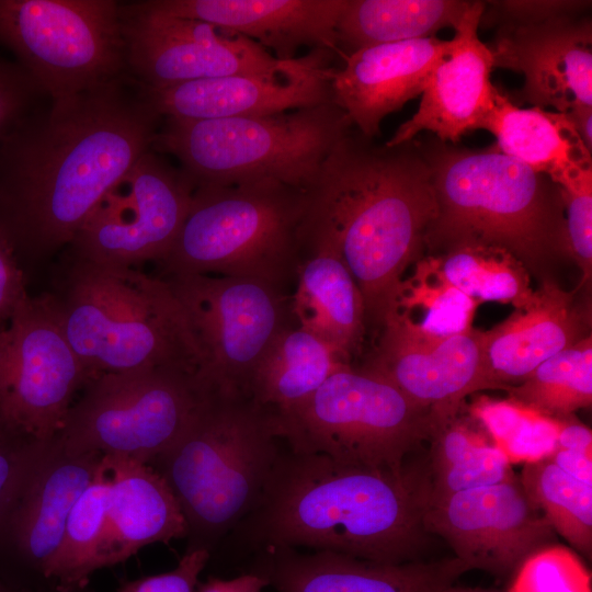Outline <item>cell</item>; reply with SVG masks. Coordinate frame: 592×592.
<instances>
[{
  "label": "cell",
  "mask_w": 592,
  "mask_h": 592,
  "mask_svg": "<svg viewBox=\"0 0 592 592\" xmlns=\"http://www.w3.org/2000/svg\"><path fill=\"white\" fill-rule=\"evenodd\" d=\"M155 10L241 35L280 60L300 47L339 53L338 21L346 0H146Z\"/></svg>",
  "instance_id": "cell-24"
},
{
  "label": "cell",
  "mask_w": 592,
  "mask_h": 592,
  "mask_svg": "<svg viewBox=\"0 0 592 592\" xmlns=\"http://www.w3.org/2000/svg\"><path fill=\"white\" fill-rule=\"evenodd\" d=\"M49 295L89 380L159 366L201 369L186 314L160 276L62 255Z\"/></svg>",
  "instance_id": "cell-5"
},
{
  "label": "cell",
  "mask_w": 592,
  "mask_h": 592,
  "mask_svg": "<svg viewBox=\"0 0 592 592\" xmlns=\"http://www.w3.org/2000/svg\"><path fill=\"white\" fill-rule=\"evenodd\" d=\"M83 388L55 436L60 447L147 464L177 441L212 390L197 368L185 366L106 373Z\"/></svg>",
  "instance_id": "cell-10"
},
{
  "label": "cell",
  "mask_w": 592,
  "mask_h": 592,
  "mask_svg": "<svg viewBox=\"0 0 592 592\" xmlns=\"http://www.w3.org/2000/svg\"><path fill=\"white\" fill-rule=\"evenodd\" d=\"M508 592H592L591 574L571 550L550 545L522 562Z\"/></svg>",
  "instance_id": "cell-38"
},
{
  "label": "cell",
  "mask_w": 592,
  "mask_h": 592,
  "mask_svg": "<svg viewBox=\"0 0 592 592\" xmlns=\"http://www.w3.org/2000/svg\"><path fill=\"white\" fill-rule=\"evenodd\" d=\"M519 477L555 533L591 559L592 485L571 477L548 458L525 464Z\"/></svg>",
  "instance_id": "cell-36"
},
{
  "label": "cell",
  "mask_w": 592,
  "mask_h": 592,
  "mask_svg": "<svg viewBox=\"0 0 592 592\" xmlns=\"http://www.w3.org/2000/svg\"><path fill=\"white\" fill-rule=\"evenodd\" d=\"M27 297L25 272L0 237V328Z\"/></svg>",
  "instance_id": "cell-44"
},
{
  "label": "cell",
  "mask_w": 592,
  "mask_h": 592,
  "mask_svg": "<svg viewBox=\"0 0 592 592\" xmlns=\"http://www.w3.org/2000/svg\"><path fill=\"white\" fill-rule=\"evenodd\" d=\"M509 397L547 415L563 419L592 403V335L539 364Z\"/></svg>",
  "instance_id": "cell-35"
},
{
  "label": "cell",
  "mask_w": 592,
  "mask_h": 592,
  "mask_svg": "<svg viewBox=\"0 0 592 592\" xmlns=\"http://www.w3.org/2000/svg\"><path fill=\"white\" fill-rule=\"evenodd\" d=\"M468 410L511 465L546 459L557 448L562 419L547 415L511 397L479 396Z\"/></svg>",
  "instance_id": "cell-37"
},
{
  "label": "cell",
  "mask_w": 592,
  "mask_h": 592,
  "mask_svg": "<svg viewBox=\"0 0 592 592\" xmlns=\"http://www.w3.org/2000/svg\"><path fill=\"white\" fill-rule=\"evenodd\" d=\"M162 117L127 73L42 104L0 144V237L24 272L64 251L151 149Z\"/></svg>",
  "instance_id": "cell-1"
},
{
  "label": "cell",
  "mask_w": 592,
  "mask_h": 592,
  "mask_svg": "<svg viewBox=\"0 0 592 592\" xmlns=\"http://www.w3.org/2000/svg\"><path fill=\"white\" fill-rule=\"evenodd\" d=\"M119 11L126 73L149 89L231 75L276 76L300 58L280 60L244 36L157 11L147 1L121 3Z\"/></svg>",
  "instance_id": "cell-15"
},
{
  "label": "cell",
  "mask_w": 592,
  "mask_h": 592,
  "mask_svg": "<svg viewBox=\"0 0 592 592\" xmlns=\"http://www.w3.org/2000/svg\"><path fill=\"white\" fill-rule=\"evenodd\" d=\"M343 365L348 364L330 346L292 323L275 337L259 361L249 395L273 411H286L309 398Z\"/></svg>",
  "instance_id": "cell-29"
},
{
  "label": "cell",
  "mask_w": 592,
  "mask_h": 592,
  "mask_svg": "<svg viewBox=\"0 0 592 592\" xmlns=\"http://www.w3.org/2000/svg\"><path fill=\"white\" fill-rule=\"evenodd\" d=\"M44 443L0 421V517Z\"/></svg>",
  "instance_id": "cell-42"
},
{
  "label": "cell",
  "mask_w": 592,
  "mask_h": 592,
  "mask_svg": "<svg viewBox=\"0 0 592 592\" xmlns=\"http://www.w3.org/2000/svg\"><path fill=\"white\" fill-rule=\"evenodd\" d=\"M471 2L346 0L337 25L338 49L342 46L348 55L363 47L433 37L444 27L455 29Z\"/></svg>",
  "instance_id": "cell-30"
},
{
  "label": "cell",
  "mask_w": 592,
  "mask_h": 592,
  "mask_svg": "<svg viewBox=\"0 0 592 592\" xmlns=\"http://www.w3.org/2000/svg\"><path fill=\"white\" fill-rule=\"evenodd\" d=\"M487 3L490 10L483 11L479 26L498 25V29L532 25L560 16L582 15L587 14L591 7V1L579 0H500Z\"/></svg>",
  "instance_id": "cell-40"
},
{
  "label": "cell",
  "mask_w": 592,
  "mask_h": 592,
  "mask_svg": "<svg viewBox=\"0 0 592 592\" xmlns=\"http://www.w3.org/2000/svg\"><path fill=\"white\" fill-rule=\"evenodd\" d=\"M556 183L563 201L569 254L582 272L579 291L592 276V168L566 173Z\"/></svg>",
  "instance_id": "cell-39"
},
{
  "label": "cell",
  "mask_w": 592,
  "mask_h": 592,
  "mask_svg": "<svg viewBox=\"0 0 592 592\" xmlns=\"http://www.w3.org/2000/svg\"><path fill=\"white\" fill-rule=\"evenodd\" d=\"M442 592H488V591L457 588V587H454V584H453V585L444 589Z\"/></svg>",
  "instance_id": "cell-49"
},
{
  "label": "cell",
  "mask_w": 592,
  "mask_h": 592,
  "mask_svg": "<svg viewBox=\"0 0 592 592\" xmlns=\"http://www.w3.org/2000/svg\"><path fill=\"white\" fill-rule=\"evenodd\" d=\"M486 3L473 1L455 27L449 53L435 66L417 112L385 143L396 146L429 132L439 140L456 144L479 129L490 111L497 88L491 82L493 57L478 37Z\"/></svg>",
  "instance_id": "cell-22"
},
{
  "label": "cell",
  "mask_w": 592,
  "mask_h": 592,
  "mask_svg": "<svg viewBox=\"0 0 592 592\" xmlns=\"http://www.w3.org/2000/svg\"><path fill=\"white\" fill-rule=\"evenodd\" d=\"M361 368L446 419L456 417L467 396L496 388L485 331L473 328L436 337L417 330L397 314L386 319L372 355Z\"/></svg>",
  "instance_id": "cell-17"
},
{
  "label": "cell",
  "mask_w": 592,
  "mask_h": 592,
  "mask_svg": "<svg viewBox=\"0 0 592 592\" xmlns=\"http://www.w3.org/2000/svg\"><path fill=\"white\" fill-rule=\"evenodd\" d=\"M489 48L493 67L524 76L516 102L561 113L592 106V22L588 14L499 27Z\"/></svg>",
  "instance_id": "cell-19"
},
{
  "label": "cell",
  "mask_w": 592,
  "mask_h": 592,
  "mask_svg": "<svg viewBox=\"0 0 592 592\" xmlns=\"http://www.w3.org/2000/svg\"><path fill=\"white\" fill-rule=\"evenodd\" d=\"M554 278L543 281L533 301L485 331L496 388L525 379L539 364L591 334L590 305L576 300Z\"/></svg>",
  "instance_id": "cell-25"
},
{
  "label": "cell",
  "mask_w": 592,
  "mask_h": 592,
  "mask_svg": "<svg viewBox=\"0 0 592 592\" xmlns=\"http://www.w3.org/2000/svg\"><path fill=\"white\" fill-rule=\"evenodd\" d=\"M548 459L571 477L592 485V456L576 451L556 448Z\"/></svg>",
  "instance_id": "cell-46"
},
{
  "label": "cell",
  "mask_w": 592,
  "mask_h": 592,
  "mask_svg": "<svg viewBox=\"0 0 592 592\" xmlns=\"http://www.w3.org/2000/svg\"><path fill=\"white\" fill-rule=\"evenodd\" d=\"M88 382L49 293L29 295L0 328V421L48 442Z\"/></svg>",
  "instance_id": "cell-13"
},
{
  "label": "cell",
  "mask_w": 592,
  "mask_h": 592,
  "mask_svg": "<svg viewBox=\"0 0 592 592\" xmlns=\"http://www.w3.org/2000/svg\"><path fill=\"white\" fill-rule=\"evenodd\" d=\"M479 128L494 135L501 152L555 183L568 172L592 168V151L565 113L536 106L521 109L499 89Z\"/></svg>",
  "instance_id": "cell-28"
},
{
  "label": "cell",
  "mask_w": 592,
  "mask_h": 592,
  "mask_svg": "<svg viewBox=\"0 0 592 592\" xmlns=\"http://www.w3.org/2000/svg\"><path fill=\"white\" fill-rule=\"evenodd\" d=\"M209 553L204 547H191L172 570L126 582L118 592H195Z\"/></svg>",
  "instance_id": "cell-43"
},
{
  "label": "cell",
  "mask_w": 592,
  "mask_h": 592,
  "mask_svg": "<svg viewBox=\"0 0 592 592\" xmlns=\"http://www.w3.org/2000/svg\"><path fill=\"white\" fill-rule=\"evenodd\" d=\"M423 524L471 570L498 578L514 574L527 557L555 540L551 525L514 474L429 504Z\"/></svg>",
  "instance_id": "cell-16"
},
{
  "label": "cell",
  "mask_w": 592,
  "mask_h": 592,
  "mask_svg": "<svg viewBox=\"0 0 592 592\" xmlns=\"http://www.w3.org/2000/svg\"><path fill=\"white\" fill-rule=\"evenodd\" d=\"M102 459L96 452L68 453L55 439L44 443L0 517V549L42 573Z\"/></svg>",
  "instance_id": "cell-20"
},
{
  "label": "cell",
  "mask_w": 592,
  "mask_h": 592,
  "mask_svg": "<svg viewBox=\"0 0 592 592\" xmlns=\"http://www.w3.org/2000/svg\"><path fill=\"white\" fill-rule=\"evenodd\" d=\"M162 278L186 314L201 353V378L213 390L249 395L259 361L275 337L293 323L291 300L283 289L243 277Z\"/></svg>",
  "instance_id": "cell-12"
},
{
  "label": "cell",
  "mask_w": 592,
  "mask_h": 592,
  "mask_svg": "<svg viewBox=\"0 0 592 592\" xmlns=\"http://www.w3.org/2000/svg\"><path fill=\"white\" fill-rule=\"evenodd\" d=\"M109 477L102 464L73 505L60 544L42 574L56 582L58 592H73L99 569L98 556L104 530Z\"/></svg>",
  "instance_id": "cell-34"
},
{
  "label": "cell",
  "mask_w": 592,
  "mask_h": 592,
  "mask_svg": "<svg viewBox=\"0 0 592 592\" xmlns=\"http://www.w3.org/2000/svg\"><path fill=\"white\" fill-rule=\"evenodd\" d=\"M435 36L363 47L343 55L331 78L333 101L367 138L380 134L382 121L422 94L435 66L452 49Z\"/></svg>",
  "instance_id": "cell-23"
},
{
  "label": "cell",
  "mask_w": 592,
  "mask_h": 592,
  "mask_svg": "<svg viewBox=\"0 0 592 592\" xmlns=\"http://www.w3.org/2000/svg\"><path fill=\"white\" fill-rule=\"evenodd\" d=\"M273 411L244 394L210 390L177 441L152 463L187 522L209 545L258 504L281 456ZM210 551V550H209Z\"/></svg>",
  "instance_id": "cell-6"
},
{
  "label": "cell",
  "mask_w": 592,
  "mask_h": 592,
  "mask_svg": "<svg viewBox=\"0 0 592 592\" xmlns=\"http://www.w3.org/2000/svg\"><path fill=\"white\" fill-rule=\"evenodd\" d=\"M352 129L329 101L264 116L162 118L151 149L173 156L194 189L275 181L307 192Z\"/></svg>",
  "instance_id": "cell-8"
},
{
  "label": "cell",
  "mask_w": 592,
  "mask_h": 592,
  "mask_svg": "<svg viewBox=\"0 0 592 592\" xmlns=\"http://www.w3.org/2000/svg\"><path fill=\"white\" fill-rule=\"evenodd\" d=\"M273 414L278 437L294 453L397 475L451 420L413 402L385 378L349 364L305 401Z\"/></svg>",
  "instance_id": "cell-9"
},
{
  "label": "cell",
  "mask_w": 592,
  "mask_h": 592,
  "mask_svg": "<svg viewBox=\"0 0 592 592\" xmlns=\"http://www.w3.org/2000/svg\"><path fill=\"white\" fill-rule=\"evenodd\" d=\"M334 53L310 49L292 70L276 76L231 75L161 89L143 88L162 118L202 121L273 115L333 101Z\"/></svg>",
  "instance_id": "cell-18"
},
{
  "label": "cell",
  "mask_w": 592,
  "mask_h": 592,
  "mask_svg": "<svg viewBox=\"0 0 592 592\" xmlns=\"http://www.w3.org/2000/svg\"><path fill=\"white\" fill-rule=\"evenodd\" d=\"M257 551L250 571L276 592H442L471 570L455 556L386 563L329 550L273 546Z\"/></svg>",
  "instance_id": "cell-21"
},
{
  "label": "cell",
  "mask_w": 592,
  "mask_h": 592,
  "mask_svg": "<svg viewBox=\"0 0 592 592\" xmlns=\"http://www.w3.org/2000/svg\"><path fill=\"white\" fill-rule=\"evenodd\" d=\"M296 277L297 288L291 300L296 325L351 364L367 331L361 292L341 257L329 246H310Z\"/></svg>",
  "instance_id": "cell-27"
},
{
  "label": "cell",
  "mask_w": 592,
  "mask_h": 592,
  "mask_svg": "<svg viewBox=\"0 0 592 592\" xmlns=\"http://www.w3.org/2000/svg\"><path fill=\"white\" fill-rule=\"evenodd\" d=\"M0 592H14V591H12V590H10V589H8V588L0 584Z\"/></svg>",
  "instance_id": "cell-50"
},
{
  "label": "cell",
  "mask_w": 592,
  "mask_h": 592,
  "mask_svg": "<svg viewBox=\"0 0 592 592\" xmlns=\"http://www.w3.org/2000/svg\"><path fill=\"white\" fill-rule=\"evenodd\" d=\"M565 114L585 147L592 151V106H578Z\"/></svg>",
  "instance_id": "cell-48"
},
{
  "label": "cell",
  "mask_w": 592,
  "mask_h": 592,
  "mask_svg": "<svg viewBox=\"0 0 592 592\" xmlns=\"http://www.w3.org/2000/svg\"><path fill=\"white\" fill-rule=\"evenodd\" d=\"M194 186L152 149L104 196L62 255L112 266L158 263L189 213Z\"/></svg>",
  "instance_id": "cell-14"
},
{
  "label": "cell",
  "mask_w": 592,
  "mask_h": 592,
  "mask_svg": "<svg viewBox=\"0 0 592 592\" xmlns=\"http://www.w3.org/2000/svg\"><path fill=\"white\" fill-rule=\"evenodd\" d=\"M307 192L275 181L194 189L160 277L219 275L283 289L304 257Z\"/></svg>",
  "instance_id": "cell-7"
},
{
  "label": "cell",
  "mask_w": 592,
  "mask_h": 592,
  "mask_svg": "<svg viewBox=\"0 0 592 592\" xmlns=\"http://www.w3.org/2000/svg\"><path fill=\"white\" fill-rule=\"evenodd\" d=\"M103 465L109 494L99 569L125 561L145 546L189 534L177 497L155 467L104 455Z\"/></svg>",
  "instance_id": "cell-26"
},
{
  "label": "cell",
  "mask_w": 592,
  "mask_h": 592,
  "mask_svg": "<svg viewBox=\"0 0 592 592\" xmlns=\"http://www.w3.org/2000/svg\"><path fill=\"white\" fill-rule=\"evenodd\" d=\"M44 96L19 64L0 55V144Z\"/></svg>",
  "instance_id": "cell-41"
},
{
  "label": "cell",
  "mask_w": 592,
  "mask_h": 592,
  "mask_svg": "<svg viewBox=\"0 0 592 592\" xmlns=\"http://www.w3.org/2000/svg\"><path fill=\"white\" fill-rule=\"evenodd\" d=\"M571 417L562 419L557 448L576 451L592 456L591 430L587 425L571 419Z\"/></svg>",
  "instance_id": "cell-47"
},
{
  "label": "cell",
  "mask_w": 592,
  "mask_h": 592,
  "mask_svg": "<svg viewBox=\"0 0 592 592\" xmlns=\"http://www.w3.org/2000/svg\"><path fill=\"white\" fill-rule=\"evenodd\" d=\"M432 178L435 214L425 255L479 244L514 255L539 282L570 258L560 187L501 152L458 147L434 136L413 138Z\"/></svg>",
  "instance_id": "cell-4"
},
{
  "label": "cell",
  "mask_w": 592,
  "mask_h": 592,
  "mask_svg": "<svg viewBox=\"0 0 592 592\" xmlns=\"http://www.w3.org/2000/svg\"><path fill=\"white\" fill-rule=\"evenodd\" d=\"M426 468L429 504L460 491L502 482L514 474L503 453L457 417L431 440Z\"/></svg>",
  "instance_id": "cell-31"
},
{
  "label": "cell",
  "mask_w": 592,
  "mask_h": 592,
  "mask_svg": "<svg viewBox=\"0 0 592 592\" xmlns=\"http://www.w3.org/2000/svg\"><path fill=\"white\" fill-rule=\"evenodd\" d=\"M269 587L260 574L249 571L232 579L210 577L197 584L195 592H263Z\"/></svg>",
  "instance_id": "cell-45"
},
{
  "label": "cell",
  "mask_w": 592,
  "mask_h": 592,
  "mask_svg": "<svg viewBox=\"0 0 592 592\" xmlns=\"http://www.w3.org/2000/svg\"><path fill=\"white\" fill-rule=\"evenodd\" d=\"M121 2L0 0V46L50 101L126 73Z\"/></svg>",
  "instance_id": "cell-11"
},
{
  "label": "cell",
  "mask_w": 592,
  "mask_h": 592,
  "mask_svg": "<svg viewBox=\"0 0 592 592\" xmlns=\"http://www.w3.org/2000/svg\"><path fill=\"white\" fill-rule=\"evenodd\" d=\"M428 468L402 474L283 449L254 509L235 527L255 550H329L366 560H423Z\"/></svg>",
  "instance_id": "cell-3"
},
{
  "label": "cell",
  "mask_w": 592,
  "mask_h": 592,
  "mask_svg": "<svg viewBox=\"0 0 592 592\" xmlns=\"http://www.w3.org/2000/svg\"><path fill=\"white\" fill-rule=\"evenodd\" d=\"M436 258L444 276L478 304L498 301L525 309L534 299L528 271L504 249L466 244Z\"/></svg>",
  "instance_id": "cell-32"
},
{
  "label": "cell",
  "mask_w": 592,
  "mask_h": 592,
  "mask_svg": "<svg viewBox=\"0 0 592 592\" xmlns=\"http://www.w3.org/2000/svg\"><path fill=\"white\" fill-rule=\"evenodd\" d=\"M413 265L411 276L401 282L394 314L425 334L447 337L471 330L479 304L444 276L436 257L424 255Z\"/></svg>",
  "instance_id": "cell-33"
},
{
  "label": "cell",
  "mask_w": 592,
  "mask_h": 592,
  "mask_svg": "<svg viewBox=\"0 0 592 592\" xmlns=\"http://www.w3.org/2000/svg\"><path fill=\"white\" fill-rule=\"evenodd\" d=\"M305 249L335 250L363 298L366 331L395 312L406 270L425 255L435 214L430 168L414 139L378 145L352 129L307 191Z\"/></svg>",
  "instance_id": "cell-2"
}]
</instances>
